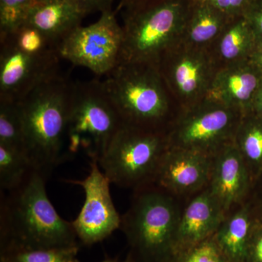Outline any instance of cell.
Returning a JSON list of instances; mask_svg holds the SVG:
<instances>
[{
    "mask_svg": "<svg viewBox=\"0 0 262 262\" xmlns=\"http://www.w3.org/2000/svg\"><path fill=\"white\" fill-rule=\"evenodd\" d=\"M72 82L61 75L19 102L24 151L34 170L46 178L67 157V130Z\"/></svg>",
    "mask_w": 262,
    "mask_h": 262,
    "instance_id": "cell-2",
    "label": "cell"
},
{
    "mask_svg": "<svg viewBox=\"0 0 262 262\" xmlns=\"http://www.w3.org/2000/svg\"><path fill=\"white\" fill-rule=\"evenodd\" d=\"M34 0H0V38L23 27Z\"/></svg>",
    "mask_w": 262,
    "mask_h": 262,
    "instance_id": "cell-25",
    "label": "cell"
},
{
    "mask_svg": "<svg viewBox=\"0 0 262 262\" xmlns=\"http://www.w3.org/2000/svg\"><path fill=\"white\" fill-rule=\"evenodd\" d=\"M243 114L206 98L179 111L167 132L168 147L214 156L233 143Z\"/></svg>",
    "mask_w": 262,
    "mask_h": 262,
    "instance_id": "cell-8",
    "label": "cell"
},
{
    "mask_svg": "<svg viewBox=\"0 0 262 262\" xmlns=\"http://www.w3.org/2000/svg\"><path fill=\"white\" fill-rule=\"evenodd\" d=\"M123 40L122 26L113 10L101 13L97 21L75 29L58 46L62 59L89 69L101 77L120 62Z\"/></svg>",
    "mask_w": 262,
    "mask_h": 262,
    "instance_id": "cell-9",
    "label": "cell"
},
{
    "mask_svg": "<svg viewBox=\"0 0 262 262\" xmlns=\"http://www.w3.org/2000/svg\"><path fill=\"white\" fill-rule=\"evenodd\" d=\"M249 61L262 72V42H258L253 50Z\"/></svg>",
    "mask_w": 262,
    "mask_h": 262,
    "instance_id": "cell-33",
    "label": "cell"
},
{
    "mask_svg": "<svg viewBox=\"0 0 262 262\" xmlns=\"http://www.w3.org/2000/svg\"><path fill=\"white\" fill-rule=\"evenodd\" d=\"M231 19L209 3H192L181 43L208 50Z\"/></svg>",
    "mask_w": 262,
    "mask_h": 262,
    "instance_id": "cell-20",
    "label": "cell"
},
{
    "mask_svg": "<svg viewBox=\"0 0 262 262\" xmlns=\"http://www.w3.org/2000/svg\"><path fill=\"white\" fill-rule=\"evenodd\" d=\"M0 144L24 151L23 122L19 102L0 100Z\"/></svg>",
    "mask_w": 262,
    "mask_h": 262,
    "instance_id": "cell-24",
    "label": "cell"
},
{
    "mask_svg": "<svg viewBox=\"0 0 262 262\" xmlns=\"http://www.w3.org/2000/svg\"><path fill=\"white\" fill-rule=\"evenodd\" d=\"M192 5L189 0H141L123 7L120 62L158 65L181 43Z\"/></svg>",
    "mask_w": 262,
    "mask_h": 262,
    "instance_id": "cell-5",
    "label": "cell"
},
{
    "mask_svg": "<svg viewBox=\"0 0 262 262\" xmlns=\"http://www.w3.org/2000/svg\"><path fill=\"white\" fill-rule=\"evenodd\" d=\"M257 44L245 16L231 19L208 51L216 70L249 61Z\"/></svg>",
    "mask_w": 262,
    "mask_h": 262,
    "instance_id": "cell-18",
    "label": "cell"
},
{
    "mask_svg": "<svg viewBox=\"0 0 262 262\" xmlns=\"http://www.w3.org/2000/svg\"><path fill=\"white\" fill-rule=\"evenodd\" d=\"M103 80L122 122L166 134L180 108L156 65L119 62Z\"/></svg>",
    "mask_w": 262,
    "mask_h": 262,
    "instance_id": "cell-3",
    "label": "cell"
},
{
    "mask_svg": "<svg viewBox=\"0 0 262 262\" xmlns=\"http://www.w3.org/2000/svg\"><path fill=\"white\" fill-rule=\"evenodd\" d=\"M225 213L208 187L185 201L176 232L175 252L214 235Z\"/></svg>",
    "mask_w": 262,
    "mask_h": 262,
    "instance_id": "cell-15",
    "label": "cell"
},
{
    "mask_svg": "<svg viewBox=\"0 0 262 262\" xmlns=\"http://www.w3.org/2000/svg\"><path fill=\"white\" fill-rule=\"evenodd\" d=\"M157 67L180 110L206 98L217 70L208 50L182 43L167 51Z\"/></svg>",
    "mask_w": 262,
    "mask_h": 262,
    "instance_id": "cell-10",
    "label": "cell"
},
{
    "mask_svg": "<svg viewBox=\"0 0 262 262\" xmlns=\"http://www.w3.org/2000/svg\"><path fill=\"white\" fill-rule=\"evenodd\" d=\"M46 180L33 170L20 187L1 196L0 249L79 246L72 222L58 214L48 198Z\"/></svg>",
    "mask_w": 262,
    "mask_h": 262,
    "instance_id": "cell-1",
    "label": "cell"
},
{
    "mask_svg": "<svg viewBox=\"0 0 262 262\" xmlns=\"http://www.w3.org/2000/svg\"><path fill=\"white\" fill-rule=\"evenodd\" d=\"M246 262H262V223L258 221L248 244Z\"/></svg>",
    "mask_w": 262,
    "mask_h": 262,
    "instance_id": "cell-29",
    "label": "cell"
},
{
    "mask_svg": "<svg viewBox=\"0 0 262 262\" xmlns=\"http://www.w3.org/2000/svg\"><path fill=\"white\" fill-rule=\"evenodd\" d=\"M185 201L154 184L134 191L120 229L133 261H170L175 253L176 232Z\"/></svg>",
    "mask_w": 262,
    "mask_h": 262,
    "instance_id": "cell-4",
    "label": "cell"
},
{
    "mask_svg": "<svg viewBox=\"0 0 262 262\" xmlns=\"http://www.w3.org/2000/svg\"><path fill=\"white\" fill-rule=\"evenodd\" d=\"M213 163L211 155L168 147L152 184L179 199L187 201L208 187Z\"/></svg>",
    "mask_w": 262,
    "mask_h": 262,
    "instance_id": "cell-13",
    "label": "cell"
},
{
    "mask_svg": "<svg viewBox=\"0 0 262 262\" xmlns=\"http://www.w3.org/2000/svg\"><path fill=\"white\" fill-rule=\"evenodd\" d=\"M32 163L22 149L0 144V188L9 192L20 187L32 173Z\"/></svg>",
    "mask_w": 262,
    "mask_h": 262,
    "instance_id": "cell-22",
    "label": "cell"
},
{
    "mask_svg": "<svg viewBox=\"0 0 262 262\" xmlns=\"http://www.w3.org/2000/svg\"><path fill=\"white\" fill-rule=\"evenodd\" d=\"M122 123L103 81L72 82L67 154L82 151L91 160L98 162Z\"/></svg>",
    "mask_w": 262,
    "mask_h": 262,
    "instance_id": "cell-6",
    "label": "cell"
},
{
    "mask_svg": "<svg viewBox=\"0 0 262 262\" xmlns=\"http://www.w3.org/2000/svg\"><path fill=\"white\" fill-rule=\"evenodd\" d=\"M58 48L42 53L21 51L8 37L0 39V100L20 102L59 75Z\"/></svg>",
    "mask_w": 262,
    "mask_h": 262,
    "instance_id": "cell-11",
    "label": "cell"
},
{
    "mask_svg": "<svg viewBox=\"0 0 262 262\" xmlns=\"http://www.w3.org/2000/svg\"><path fill=\"white\" fill-rule=\"evenodd\" d=\"M87 15L80 0H34L25 24L58 46Z\"/></svg>",
    "mask_w": 262,
    "mask_h": 262,
    "instance_id": "cell-17",
    "label": "cell"
},
{
    "mask_svg": "<svg viewBox=\"0 0 262 262\" xmlns=\"http://www.w3.org/2000/svg\"><path fill=\"white\" fill-rule=\"evenodd\" d=\"M252 112L262 119V80L259 88H258L257 94L255 97Z\"/></svg>",
    "mask_w": 262,
    "mask_h": 262,
    "instance_id": "cell-34",
    "label": "cell"
},
{
    "mask_svg": "<svg viewBox=\"0 0 262 262\" xmlns=\"http://www.w3.org/2000/svg\"><path fill=\"white\" fill-rule=\"evenodd\" d=\"M9 38L19 49L29 53H42L51 50L58 48L53 44L42 32L31 26L24 24L15 32L5 38Z\"/></svg>",
    "mask_w": 262,
    "mask_h": 262,
    "instance_id": "cell-27",
    "label": "cell"
},
{
    "mask_svg": "<svg viewBox=\"0 0 262 262\" xmlns=\"http://www.w3.org/2000/svg\"><path fill=\"white\" fill-rule=\"evenodd\" d=\"M80 186L84 193L83 206L72 224L81 244L86 246L101 242L120 229L122 215L114 204L110 184L97 161L91 160L89 175L82 180H65Z\"/></svg>",
    "mask_w": 262,
    "mask_h": 262,
    "instance_id": "cell-12",
    "label": "cell"
},
{
    "mask_svg": "<svg viewBox=\"0 0 262 262\" xmlns=\"http://www.w3.org/2000/svg\"><path fill=\"white\" fill-rule=\"evenodd\" d=\"M192 3H206L208 0H189Z\"/></svg>",
    "mask_w": 262,
    "mask_h": 262,
    "instance_id": "cell-37",
    "label": "cell"
},
{
    "mask_svg": "<svg viewBox=\"0 0 262 262\" xmlns=\"http://www.w3.org/2000/svg\"><path fill=\"white\" fill-rule=\"evenodd\" d=\"M256 222L246 201L226 215L213 237L229 261L246 262L248 244Z\"/></svg>",
    "mask_w": 262,
    "mask_h": 262,
    "instance_id": "cell-19",
    "label": "cell"
},
{
    "mask_svg": "<svg viewBox=\"0 0 262 262\" xmlns=\"http://www.w3.org/2000/svg\"></svg>",
    "mask_w": 262,
    "mask_h": 262,
    "instance_id": "cell-38",
    "label": "cell"
},
{
    "mask_svg": "<svg viewBox=\"0 0 262 262\" xmlns=\"http://www.w3.org/2000/svg\"><path fill=\"white\" fill-rule=\"evenodd\" d=\"M244 16L251 26L257 43L262 42V0H253Z\"/></svg>",
    "mask_w": 262,
    "mask_h": 262,
    "instance_id": "cell-30",
    "label": "cell"
},
{
    "mask_svg": "<svg viewBox=\"0 0 262 262\" xmlns=\"http://www.w3.org/2000/svg\"><path fill=\"white\" fill-rule=\"evenodd\" d=\"M252 2L253 0H208L206 3L229 18H233L244 16Z\"/></svg>",
    "mask_w": 262,
    "mask_h": 262,
    "instance_id": "cell-28",
    "label": "cell"
},
{
    "mask_svg": "<svg viewBox=\"0 0 262 262\" xmlns=\"http://www.w3.org/2000/svg\"><path fill=\"white\" fill-rule=\"evenodd\" d=\"M79 246L0 249V262H80Z\"/></svg>",
    "mask_w": 262,
    "mask_h": 262,
    "instance_id": "cell-23",
    "label": "cell"
},
{
    "mask_svg": "<svg viewBox=\"0 0 262 262\" xmlns=\"http://www.w3.org/2000/svg\"><path fill=\"white\" fill-rule=\"evenodd\" d=\"M169 262H230L215 242L214 237L177 251Z\"/></svg>",
    "mask_w": 262,
    "mask_h": 262,
    "instance_id": "cell-26",
    "label": "cell"
},
{
    "mask_svg": "<svg viewBox=\"0 0 262 262\" xmlns=\"http://www.w3.org/2000/svg\"><path fill=\"white\" fill-rule=\"evenodd\" d=\"M101 262H134L128 256L124 260H119L118 258H106Z\"/></svg>",
    "mask_w": 262,
    "mask_h": 262,
    "instance_id": "cell-35",
    "label": "cell"
},
{
    "mask_svg": "<svg viewBox=\"0 0 262 262\" xmlns=\"http://www.w3.org/2000/svg\"><path fill=\"white\" fill-rule=\"evenodd\" d=\"M115 0H80L88 14L92 12H103L113 10L112 6Z\"/></svg>",
    "mask_w": 262,
    "mask_h": 262,
    "instance_id": "cell-32",
    "label": "cell"
},
{
    "mask_svg": "<svg viewBox=\"0 0 262 262\" xmlns=\"http://www.w3.org/2000/svg\"><path fill=\"white\" fill-rule=\"evenodd\" d=\"M234 146L244 159L252 182L262 173V119L253 112L243 115Z\"/></svg>",
    "mask_w": 262,
    "mask_h": 262,
    "instance_id": "cell-21",
    "label": "cell"
},
{
    "mask_svg": "<svg viewBox=\"0 0 262 262\" xmlns=\"http://www.w3.org/2000/svg\"><path fill=\"white\" fill-rule=\"evenodd\" d=\"M253 182L234 143L213 156L208 189L225 215L247 201Z\"/></svg>",
    "mask_w": 262,
    "mask_h": 262,
    "instance_id": "cell-14",
    "label": "cell"
},
{
    "mask_svg": "<svg viewBox=\"0 0 262 262\" xmlns=\"http://www.w3.org/2000/svg\"><path fill=\"white\" fill-rule=\"evenodd\" d=\"M168 149L166 134L122 123L98 163L111 184L134 191L152 184Z\"/></svg>",
    "mask_w": 262,
    "mask_h": 262,
    "instance_id": "cell-7",
    "label": "cell"
},
{
    "mask_svg": "<svg viewBox=\"0 0 262 262\" xmlns=\"http://www.w3.org/2000/svg\"><path fill=\"white\" fill-rule=\"evenodd\" d=\"M120 5H121L122 8H123V7L133 4V3H137V2L141 1V0H120Z\"/></svg>",
    "mask_w": 262,
    "mask_h": 262,
    "instance_id": "cell-36",
    "label": "cell"
},
{
    "mask_svg": "<svg viewBox=\"0 0 262 262\" xmlns=\"http://www.w3.org/2000/svg\"><path fill=\"white\" fill-rule=\"evenodd\" d=\"M258 222L262 223V173L253 183L246 201Z\"/></svg>",
    "mask_w": 262,
    "mask_h": 262,
    "instance_id": "cell-31",
    "label": "cell"
},
{
    "mask_svg": "<svg viewBox=\"0 0 262 262\" xmlns=\"http://www.w3.org/2000/svg\"><path fill=\"white\" fill-rule=\"evenodd\" d=\"M262 72L249 61L219 69L206 98L241 112H252Z\"/></svg>",
    "mask_w": 262,
    "mask_h": 262,
    "instance_id": "cell-16",
    "label": "cell"
}]
</instances>
